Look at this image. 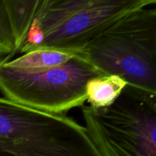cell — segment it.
Segmentation results:
<instances>
[{"mask_svg": "<svg viewBox=\"0 0 156 156\" xmlns=\"http://www.w3.org/2000/svg\"><path fill=\"white\" fill-rule=\"evenodd\" d=\"M104 75L156 94V8H141L113 23L77 54Z\"/></svg>", "mask_w": 156, "mask_h": 156, "instance_id": "cell-1", "label": "cell"}, {"mask_svg": "<svg viewBox=\"0 0 156 156\" xmlns=\"http://www.w3.org/2000/svg\"><path fill=\"white\" fill-rule=\"evenodd\" d=\"M0 156L101 155L71 117L0 98Z\"/></svg>", "mask_w": 156, "mask_h": 156, "instance_id": "cell-2", "label": "cell"}, {"mask_svg": "<svg viewBox=\"0 0 156 156\" xmlns=\"http://www.w3.org/2000/svg\"><path fill=\"white\" fill-rule=\"evenodd\" d=\"M81 108L101 156H156V94L126 85L108 108Z\"/></svg>", "mask_w": 156, "mask_h": 156, "instance_id": "cell-3", "label": "cell"}, {"mask_svg": "<svg viewBox=\"0 0 156 156\" xmlns=\"http://www.w3.org/2000/svg\"><path fill=\"white\" fill-rule=\"evenodd\" d=\"M155 5L156 0H38L30 26L42 34L43 41L34 50L77 56L123 15Z\"/></svg>", "mask_w": 156, "mask_h": 156, "instance_id": "cell-4", "label": "cell"}, {"mask_svg": "<svg viewBox=\"0 0 156 156\" xmlns=\"http://www.w3.org/2000/svg\"><path fill=\"white\" fill-rule=\"evenodd\" d=\"M103 73L76 56L62 65L40 73L18 71L0 60V91L9 100L56 114L82 107L86 85Z\"/></svg>", "mask_w": 156, "mask_h": 156, "instance_id": "cell-5", "label": "cell"}, {"mask_svg": "<svg viewBox=\"0 0 156 156\" xmlns=\"http://www.w3.org/2000/svg\"><path fill=\"white\" fill-rule=\"evenodd\" d=\"M74 55L53 50H37L24 53L16 59L3 61L18 71L27 73H40L68 62Z\"/></svg>", "mask_w": 156, "mask_h": 156, "instance_id": "cell-6", "label": "cell"}, {"mask_svg": "<svg viewBox=\"0 0 156 156\" xmlns=\"http://www.w3.org/2000/svg\"><path fill=\"white\" fill-rule=\"evenodd\" d=\"M126 85L127 83L117 76H98L87 84L86 101L91 108H108L118 98Z\"/></svg>", "mask_w": 156, "mask_h": 156, "instance_id": "cell-7", "label": "cell"}, {"mask_svg": "<svg viewBox=\"0 0 156 156\" xmlns=\"http://www.w3.org/2000/svg\"><path fill=\"white\" fill-rule=\"evenodd\" d=\"M15 38V55L25 40L33 22L38 0H4Z\"/></svg>", "mask_w": 156, "mask_h": 156, "instance_id": "cell-8", "label": "cell"}, {"mask_svg": "<svg viewBox=\"0 0 156 156\" xmlns=\"http://www.w3.org/2000/svg\"><path fill=\"white\" fill-rule=\"evenodd\" d=\"M15 38L4 0H0V60L9 61L15 56Z\"/></svg>", "mask_w": 156, "mask_h": 156, "instance_id": "cell-9", "label": "cell"}]
</instances>
